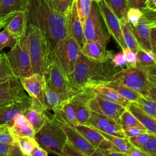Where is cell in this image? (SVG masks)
I'll list each match as a JSON object with an SVG mask.
<instances>
[{
    "instance_id": "cell-1",
    "label": "cell",
    "mask_w": 156,
    "mask_h": 156,
    "mask_svg": "<svg viewBox=\"0 0 156 156\" xmlns=\"http://www.w3.org/2000/svg\"><path fill=\"white\" fill-rule=\"evenodd\" d=\"M25 12L27 25L37 27L45 36L49 53L58 41L68 36V14L55 12L50 0H27Z\"/></svg>"
},
{
    "instance_id": "cell-2",
    "label": "cell",
    "mask_w": 156,
    "mask_h": 156,
    "mask_svg": "<svg viewBox=\"0 0 156 156\" xmlns=\"http://www.w3.org/2000/svg\"><path fill=\"white\" fill-rule=\"evenodd\" d=\"M121 70L113 65L111 59L96 62L88 59L79 52L73 71L68 75L73 94L83 89L90 88L109 82L113 75Z\"/></svg>"
},
{
    "instance_id": "cell-3",
    "label": "cell",
    "mask_w": 156,
    "mask_h": 156,
    "mask_svg": "<svg viewBox=\"0 0 156 156\" xmlns=\"http://www.w3.org/2000/svg\"><path fill=\"white\" fill-rule=\"evenodd\" d=\"M110 81L121 83L145 98L156 99V66L126 67L116 73Z\"/></svg>"
},
{
    "instance_id": "cell-4",
    "label": "cell",
    "mask_w": 156,
    "mask_h": 156,
    "mask_svg": "<svg viewBox=\"0 0 156 156\" xmlns=\"http://www.w3.org/2000/svg\"><path fill=\"white\" fill-rule=\"evenodd\" d=\"M20 40L30 56L32 74L43 76L50 64L49 46L45 36L37 27L27 25L25 34Z\"/></svg>"
},
{
    "instance_id": "cell-5",
    "label": "cell",
    "mask_w": 156,
    "mask_h": 156,
    "mask_svg": "<svg viewBox=\"0 0 156 156\" xmlns=\"http://www.w3.org/2000/svg\"><path fill=\"white\" fill-rule=\"evenodd\" d=\"M34 139L38 145L48 153L62 155L66 143V136L58 122L52 116H48L43 126L35 133Z\"/></svg>"
},
{
    "instance_id": "cell-6",
    "label": "cell",
    "mask_w": 156,
    "mask_h": 156,
    "mask_svg": "<svg viewBox=\"0 0 156 156\" xmlns=\"http://www.w3.org/2000/svg\"><path fill=\"white\" fill-rule=\"evenodd\" d=\"M79 50L80 47L76 41L68 35L58 41L50 52V63L54 62L68 76L74 69Z\"/></svg>"
},
{
    "instance_id": "cell-7",
    "label": "cell",
    "mask_w": 156,
    "mask_h": 156,
    "mask_svg": "<svg viewBox=\"0 0 156 156\" xmlns=\"http://www.w3.org/2000/svg\"><path fill=\"white\" fill-rule=\"evenodd\" d=\"M102 16L97 3L93 2L90 12L83 25V35L86 41H94L107 48L110 35L104 28Z\"/></svg>"
},
{
    "instance_id": "cell-8",
    "label": "cell",
    "mask_w": 156,
    "mask_h": 156,
    "mask_svg": "<svg viewBox=\"0 0 156 156\" xmlns=\"http://www.w3.org/2000/svg\"><path fill=\"white\" fill-rule=\"evenodd\" d=\"M5 54L15 77L21 79L33 74L30 56L25 46L20 39Z\"/></svg>"
},
{
    "instance_id": "cell-9",
    "label": "cell",
    "mask_w": 156,
    "mask_h": 156,
    "mask_svg": "<svg viewBox=\"0 0 156 156\" xmlns=\"http://www.w3.org/2000/svg\"><path fill=\"white\" fill-rule=\"evenodd\" d=\"M21 83L32 99L30 107L43 112H46L44 108V79L38 74L20 79Z\"/></svg>"
},
{
    "instance_id": "cell-10",
    "label": "cell",
    "mask_w": 156,
    "mask_h": 156,
    "mask_svg": "<svg viewBox=\"0 0 156 156\" xmlns=\"http://www.w3.org/2000/svg\"><path fill=\"white\" fill-rule=\"evenodd\" d=\"M48 87L54 91L72 97V93L67 75L54 63L51 62L45 74L43 76Z\"/></svg>"
},
{
    "instance_id": "cell-11",
    "label": "cell",
    "mask_w": 156,
    "mask_h": 156,
    "mask_svg": "<svg viewBox=\"0 0 156 156\" xmlns=\"http://www.w3.org/2000/svg\"><path fill=\"white\" fill-rule=\"evenodd\" d=\"M97 4L108 34L113 36L116 42L123 50L127 46L122 37L119 19L109 8L104 0H101Z\"/></svg>"
},
{
    "instance_id": "cell-12",
    "label": "cell",
    "mask_w": 156,
    "mask_h": 156,
    "mask_svg": "<svg viewBox=\"0 0 156 156\" xmlns=\"http://www.w3.org/2000/svg\"><path fill=\"white\" fill-rule=\"evenodd\" d=\"M28 96L20 79L13 77L0 81V105L21 100Z\"/></svg>"
},
{
    "instance_id": "cell-13",
    "label": "cell",
    "mask_w": 156,
    "mask_h": 156,
    "mask_svg": "<svg viewBox=\"0 0 156 156\" xmlns=\"http://www.w3.org/2000/svg\"><path fill=\"white\" fill-rule=\"evenodd\" d=\"M32 99L28 97L0 105V125L10 127L15 118L23 113L31 105Z\"/></svg>"
},
{
    "instance_id": "cell-14",
    "label": "cell",
    "mask_w": 156,
    "mask_h": 156,
    "mask_svg": "<svg viewBox=\"0 0 156 156\" xmlns=\"http://www.w3.org/2000/svg\"><path fill=\"white\" fill-rule=\"evenodd\" d=\"M88 107L90 111L107 116L118 124H119L121 115L126 109L120 105L108 102L94 95L90 99Z\"/></svg>"
},
{
    "instance_id": "cell-15",
    "label": "cell",
    "mask_w": 156,
    "mask_h": 156,
    "mask_svg": "<svg viewBox=\"0 0 156 156\" xmlns=\"http://www.w3.org/2000/svg\"><path fill=\"white\" fill-rule=\"evenodd\" d=\"M66 136V143L79 152L90 156L96 149L89 143L74 127L66 123L58 122Z\"/></svg>"
},
{
    "instance_id": "cell-16",
    "label": "cell",
    "mask_w": 156,
    "mask_h": 156,
    "mask_svg": "<svg viewBox=\"0 0 156 156\" xmlns=\"http://www.w3.org/2000/svg\"><path fill=\"white\" fill-rule=\"evenodd\" d=\"M94 96L88 88L83 89L74 94L69 100L79 121V124H85L87 121L90 110L88 102Z\"/></svg>"
},
{
    "instance_id": "cell-17",
    "label": "cell",
    "mask_w": 156,
    "mask_h": 156,
    "mask_svg": "<svg viewBox=\"0 0 156 156\" xmlns=\"http://www.w3.org/2000/svg\"><path fill=\"white\" fill-rule=\"evenodd\" d=\"M67 31L68 35L73 37L76 41L80 49L86 41L83 35V25L77 15L76 0H73L68 13Z\"/></svg>"
},
{
    "instance_id": "cell-18",
    "label": "cell",
    "mask_w": 156,
    "mask_h": 156,
    "mask_svg": "<svg viewBox=\"0 0 156 156\" xmlns=\"http://www.w3.org/2000/svg\"><path fill=\"white\" fill-rule=\"evenodd\" d=\"M27 0H0V30L18 12L25 11Z\"/></svg>"
},
{
    "instance_id": "cell-19",
    "label": "cell",
    "mask_w": 156,
    "mask_h": 156,
    "mask_svg": "<svg viewBox=\"0 0 156 156\" xmlns=\"http://www.w3.org/2000/svg\"><path fill=\"white\" fill-rule=\"evenodd\" d=\"M131 27L140 48L152 51L150 43V32L152 28L156 27V21L147 20L141 17L138 23L135 26Z\"/></svg>"
},
{
    "instance_id": "cell-20",
    "label": "cell",
    "mask_w": 156,
    "mask_h": 156,
    "mask_svg": "<svg viewBox=\"0 0 156 156\" xmlns=\"http://www.w3.org/2000/svg\"><path fill=\"white\" fill-rule=\"evenodd\" d=\"M79 52L85 57L96 62H105L112 59V51H107L101 44L94 41H86Z\"/></svg>"
},
{
    "instance_id": "cell-21",
    "label": "cell",
    "mask_w": 156,
    "mask_h": 156,
    "mask_svg": "<svg viewBox=\"0 0 156 156\" xmlns=\"http://www.w3.org/2000/svg\"><path fill=\"white\" fill-rule=\"evenodd\" d=\"M44 79V77H43ZM71 97L68 95L61 94L52 91L46 83L44 79V99L46 112L57 111L70 100Z\"/></svg>"
},
{
    "instance_id": "cell-22",
    "label": "cell",
    "mask_w": 156,
    "mask_h": 156,
    "mask_svg": "<svg viewBox=\"0 0 156 156\" xmlns=\"http://www.w3.org/2000/svg\"><path fill=\"white\" fill-rule=\"evenodd\" d=\"M88 89L94 96H97L108 102L120 105L125 108H126L130 102L121 96L112 89L102 85L96 86Z\"/></svg>"
},
{
    "instance_id": "cell-23",
    "label": "cell",
    "mask_w": 156,
    "mask_h": 156,
    "mask_svg": "<svg viewBox=\"0 0 156 156\" xmlns=\"http://www.w3.org/2000/svg\"><path fill=\"white\" fill-rule=\"evenodd\" d=\"M27 27V20L25 11H20L15 14L7 23L5 27L18 40L25 34Z\"/></svg>"
},
{
    "instance_id": "cell-24",
    "label": "cell",
    "mask_w": 156,
    "mask_h": 156,
    "mask_svg": "<svg viewBox=\"0 0 156 156\" xmlns=\"http://www.w3.org/2000/svg\"><path fill=\"white\" fill-rule=\"evenodd\" d=\"M126 108L136 118L147 130L156 134V119H154L146 114L133 102H130Z\"/></svg>"
},
{
    "instance_id": "cell-25",
    "label": "cell",
    "mask_w": 156,
    "mask_h": 156,
    "mask_svg": "<svg viewBox=\"0 0 156 156\" xmlns=\"http://www.w3.org/2000/svg\"><path fill=\"white\" fill-rule=\"evenodd\" d=\"M52 116L58 122L68 124L73 127L79 124L76 112L69 101L66 102L61 108L54 112Z\"/></svg>"
},
{
    "instance_id": "cell-26",
    "label": "cell",
    "mask_w": 156,
    "mask_h": 156,
    "mask_svg": "<svg viewBox=\"0 0 156 156\" xmlns=\"http://www.w3.org/2000/svg\"><path fill=\"white\" fill-rule=\"evenodd\" d=\"M119 20L122 37L127 48L136 53L141 48L138 44L130 24L126 18H122Z\"/></svg>"
},
{
    "instance_id": "cell-27",
    "label": "cell",
    "mask_w": 156,
    "mask_h": 156,
    "mask_svg": "<svg viewBox=\"0 0 156 156\" xmlns=\"http://www.w3.org/2000/svg\"><path fill=\"white\" fill-rule=\"evenodd\" d=\"M23 115L35 132L43 126L48 116L45 112L36 110L30 106L23 113Z\"/></svg>"
},
{
    "instance_id": "cell-28",
    "label": "cell",
    "mask_w": 156,
    "mask_h": 156,
    "mask_svg": "<svg viewBox=\"0 0 156 156\" xmlns=\"http://www.w3.org/2000/svg\"><path fill=\"white\" fill-rule=\"evenodd\" d=\"M74 128L96 148L104 138L97 130L85 124H78Z\"/></svg>"
},
{
    "instance_id": "cell-29",
    "label": "cell",
    "mask_w": 156,
    "mask_h": 156,
    "mask_svg": "<svg viewBox=\"0 0 156 156\" xmlns=\"http://www.w3.org/2000/svg\"><path fill=\"white\" fill-rule=\"evenodd\" d=\"M101 85L112 89L121 96L132 102H135L140 97V95L138 93L121 83L109 81L104 83Z\"/></svg>"
},
{
    "instance_id": "cell-30",
    "label": "cell",
    "mask_w": 156,
    "mask_h": 156,
    "mask_svg": "<svg viewBox=\"0 0 156 156\" xmlns=\"http://www.w3.org/2000/svg\"><path fill=\"white\" fill-rule=\"evenodd\" d=\"M97 130L104 138L108 140L113 146V149L114 151L124 152L127 154L130 147L132 146L131 143L129 142V140L127 138H119L114 136L107 133H105L98 129Z\"/></svg>"
},
{
    "instance_id": "cell-31",
    "label": "cell",
    "mask_w": 156,
    "mask_h": 156,
    "mask_svg": "<svg viewBox=\"0 0 156 156\" xmlns=\"http://www.w3.org/2000/svg\"><path fill=\"white\" fill-rule=\"evenodd\" d=\"M113 122H116L101 114L90 111L89 118L86 122L85 125L101 130L109 124Z\"/></svg>"
},
{
    "instance_id": "cell-32",
    "label": "cell",
    "mask_w": 156,
    "mask_h": 156,
    "mask_svg": "<svg viewBox=\"0 0 156 156\" xmlns=\"http://www.w3.org/2000/svg\"><path fill=\"white\" fill-rule=\"evenodd\" d=\"M8 127L15 139L24 136L34 137L35 133L33 127L27 120L22 123L13 124L10 127Z\"/></svg>"
},
{
    "instance_id": "cell-33",
    "label": "cell",
    "mask_w": 156,
    "mask_h": 156,
    "mask_svg": "<svg viewBox=\"0 0 156 156\" xmlns=\"http://www.w3.org/2000/svg\"><path fill=\"white\" fill-rule=\"evenodd\" d=\"M105 3L119 20L127 19V12L128 7L126 0H104Z\"/></svg>"
},
{
    "instance_id": "cell-34",
    "label": "cell",
    "mask_w": 156,
    "mask_h": 156,
    "mask_svg": "<svg viewBox=\"0 0 156 156\" xmlns=\"http://www.w3.org/2000/svg\"><path fill=\"white\" fill-rule=\"evenodd\" d=\"M136 64L142 66H156L155 54L152 51L140 49L136 52Z\"/></svg>"
},
{
    "instance_id": "cell-35",
    "label": "cell",
    "mask_w": 156,
    "mask_h": 156,
    "mask_svg": "<svg viewBox=\"0 0 156 156\" xmlns=\"http://www.w3.org/2000/svg\"><path fill=\"white\" fill-rule=\"evenodd\" d=\"M137 107L152 118L156 119L155 101L145 98L141 96L133 102Z\"/></svg>"
},
{
    "instance_id": "cell-36",
    "label": "cell",
    "mask_w": 156,
    "mask_h": 156,
    "mask_svg": "<svg viewBox=\"0 0 156 156\" xmlns=\"http://www.w3.org/2000/svg\"><path fill=\"white\" fill-rule=\"evenodd\" d=\"M16 143L21 151L28 156H29L34 149L38 146L34 138L31 136L17 138H16Z\"/></svg>"
},
{
    "instance_id": "cell-37",
    "label": "cell",
    "mask_w": 156,
    "mask_h": 156,
    "mask_svg": "<svg viewBox=\"0 0 156 156\" xmlns=\"http://www.w3.org/2000/svg\"><path fill=\"white\" fill-rule=\"evenodd\" d=\"M119 124L123 129L132 127H137L146 129L126 108L119 117Z\"/></svg>"
},
{
    "instance_id": "cell-38",
    "label": "cell",
    "mask_w": 156,
    "mask_h": 156,
    "mask_svg": "<svg viewBox=\"0 0 156 156\" xmlns=\"http://www.w3.org/2000/svg\"><path fill=\"white\" fill-rule=\"evenodd\" d=\"M76 4L79 18L82 24L83 25L90 12L92 1L91 0H76Z\"/></svg>"
},
{
    "instance_id": "cell-39",
    "label": "cell",
    "mask_w": 156,
    "mask_h": 156,
    "mask_svg": "<svg viewBox=\"0 0 156 156\" xmlns=\"http://www.w3.org/2000/svg\"><path fill=\"white\" fill-rule=\"evenodd\" d=\"M18 39L10 34L5 27L0 31V52L5 47L12 48L16 43Z\"/></svg>"
},
{
    "instance_id": "cell-40",
    "label": "cell",
    "mask_w": 156,
    "mask_h": 156,
    "mask_svg": "<svg viewBox=\"0 0 156 156\" xmlns=\"http://www.w3.org/2000/svg\"><path fill=\"white\" fill-rule=\"evenodd\" d=\"M73 0H50L52 9L61 15H67Z\"/></svg>"
},
{
    "instance_id": "cell-41",
    "label": "cell",
    "mask_w": 156,
    "mask_h": 156,
    "mask_svg": "<svg viewBox=\"0 0 156 156\" xmlns=\"http://www.w3.org/2000/svg\"><path fill=\"white\" fill-rule=\"evenodd\" d=\"M101 131L107 133L108 135L119 137V138H126L123 129L119 124L116 122H113L109 124L107 126L104 127Z\"/></svg>"
},
{
    "instance_id": "cell-42",
    "label": "cell",
    "mask_w": 156,
    "mask_h": 156,
    "mask_svg": "<svg viewBox=\"0 0 156 156\" xmlns=\"http://www.w3.org/2000/svg\"><path fill=\"white\" fill-rule=\"evenodd\" d=\"M13 77H15V76L13 75L10 68V66L5 57V54L4 53L2 58L0 61V81Z\"/></svg>"
},
{
    "instance_id": "cell-43",
    "label": "cell",
    "mask_w": 156,
    "mask_h": 156,
    "mask_svg": "<svg viewBox=\"0 0 156 156\" xmlns=\"http://www.w3.org/2000/svg\"><path fill=\"white\" fill-rule=\"evenodd\" d=\"M155 136V133L148 132L134 137H130L127 139L129 140V142L131 143L132 146L136 147H140L143 144H144L146 142H147L151 138Z\"/></svg>"
},
{
    "instance_id": "cell-44",
    "label": "cell",
    "mask_w": 156,
    "mask_h": 156,
    "mask_svg": "<svg viewBox=\"0 0 156 156\" xmlns=\"http://www.w3.org/2000/svg\"><path fill=\"white\" fill-rule=\"evenodd\" d=\"M141 16L140 9L129 8L127 12V20L131 26H135L139 22Z\"/></svg>"
},
{
    "instance_id": "cell-45",
    "label": "cell",
    "mask_w": 156,
    "mask_h": 156,
    "mask_svg": "<svg viewBox=\"0 0 156 156\" xmlns=\"http://www.w3.org/2000/svg\"><path fill=\"white\" fill-rule=\"evenodd\" d=\"M138 148L150 156H156V136L151 138L144 144Z\"/></svg>"
},
{
    "instance_id": "cell-46",
    "label": "cell",
    "mask_w": 156,
    "mask_h": 156,
    "mask_svg": "<svg viewBox=\"0 0 156 156\" xmlns=\"http://www.w3.org/2000/svg\"><path fill=\"white\" fill-rule=\"evenodd\" d=\"M111 61L114 65V66L118 69H124V67H127V62L124 55V53L122 51L116 53V54H113Z\"/></svg>"
},
{
    "instance_id": "cell-47",
    "label": "cell",
    "mask_w": 156,
    "mask_h": 156,
    "mask_svg": "<svg viewBox=\"0 0 156 156\" xmlns=\"http://www.w3.org/2000/svg\"><path fill=\"white\" fill-rule=\"evenodd\" d=\"M15 142L16 139L11 133L8 127L4 131L0 132V143L12 145L15 144Z\"/></svg>"
},
{
    "instance_id": "cell-48",
    "label": "cell",
    "mask_w": 156,
    "mask_h": 156,
    "mask_svg": "<svg viewBox=\"0 0 156 156\" xmlns=\"http://www.w3.org/2000/svg\"><path fill=\"white\" fill-rule=\"evenodd\" d=\"M126 62H127V67H132L135 66L136 64V53L133 52L132 50L129 49L128 48H126L123 50H122Z\"/></svg>"
},
{
    "instance_id": "cell-49",
    "label": "cell",
    "mask_w": 156,
    "mask_h": 156,
    "mask_svg": "<svg viewBox=\"0 0 156 156\" xmlns=\"http://www.w3.org/2000/svg\"><path fill=\"white\" fill-rule=\"evenodd\" d=\"M123 130H124L125 136L127 138H129L130 137H134V136L141 135V134L150 132L148 130H147L146 129H141V128L137 127H132L124 129H123Z\"/></svg>"
},
{
    "instance_id": "cell-50",
    "label": "cell",
    "mask_w": 156,
    "mask_h": 156,
    "mask_svg": "<svg viewBox=\"0 0 156 156\" xmlns=\"http://www.w3.org/2000/svg\"><path fill=\"white\" fill-rule=\"evenodd\" d=\"M61 156H87L74 149L67 143L63 148Z\"/></svg>"
},
{
    "instance_id": "cell-51",
    "label": "cell",
    "mask_w": 156,
    "mask_h": 156,
    "mask_svg": "<svg viewBox=\"0 0 156 156\" xmlns=\"http://www.w3.org/2000/svg\"><path fill=\"white\" fill-rule=\"evenodd\" d=\"M147 0H126L128 8H136L141 9L145 7Z\"/></svg>"
},
{
    "instance_id": "cell-52",
    "label": "cell",
    "mask_w": 156,
    "mask_h": 156,
    "mask_svg": "<svg viewBox=\"0 0 156 156\" xmlns=\"http://www.w3.org/2000/svg\"><path fill=\"white\" fill-rule=\"evenodd\" d=\"M127 155V156H150L139 148L133 146L130 147Z\"/></svg>"
},
{
    "instance_id": "cell-53",
    "label": "cell",
    "mask_w": 156,
    "mask_h": 156,
    "mask_svg": "<svg viewBox=\"0 0 156 156\" xmlns=\"http://www.w3.org/2000/svg\"><path fill=\"white\" fill-rule=\"evenodd\" d=\"M9 156H28V155L24 154L21 151V149H20V147H18V146L15 142V144L12 145V147H11Z\"/></svg>"
},
{
    "instance_id": "cell-54",
    "label": "cell",
    "mask_w": 156,
    "mask_h": 156,
    "mask_svg": "<svg viewBox=\"0 0 156 156\" xmlns=\"http://www.w3.org/2000/svg\"><path fill=\"white\" fill-rule=\"evenodd\" d=\"M150 43L152 52L155 54L156 49V27L151 29L150 32Z\"/></svg>"
},
{
    "instance_id": "cell-55",
    "label": "cell",
    "mask_w": 156,
    "mask_h": 156,
    "mask_svg": "<svg viewBox=\"0 0 156 156\" xmlns=\"http://www.w3.org/2000/svg\"><path fill=\"white\" fill-rule=\"evenodd\" d=\"M101 151V152L105 155V156H127V154L114 151V150H101L99 149Z\"/></svg>"
},
{
    "instance_id": "cell-56",
    "label": "cell",
    "mask_w": 156,
    "mask_h": 156,
    "mask_svg": "<svg viewBox=\"0 0 156 156\" xmlns=\"http://www.w3.org/2000/svg\"><path fill=\"white\" fill-rule=\"evenodd\" d=\"M96 149L101 150H111L113 149V146L108 140L104 138Z\"/></svg>"
},
{
    "instance_id": "cell-57",
    "label": "cell",
    "mask_w": 156,
    "mask_h": 156,
    "mask_svg": "<svg viewBox=\"0 0 156 156\" xmlns=\"http://www.w3.org/2000/svg\"><path fill=\"white\" fill-rule=\"evenodd\" d=\"M11 147L10 144L0 143V156H9Z\"/></svg>"
},
{
    "instance_id": "cell-58",
    "label": "cell",
    "mask_w": 156,
    "mask_h": 156,
    "mask_svg": "<svg viewBox=\"0 0 156 156\" xmlns=\"http://www.w3.org/2000/svg\"><path fill=\"white\" fill-rule=\"evenodd\" d=\"M29 156H48V152L38 146L34 149Z\"/></svg>"
},
{
    "instance_id": "cell-59",
    "label": "cell",
    "mask_w": 156,
    "mask_h": 156,
    "mask_svg": "<svg viewBox=\"0 0 156 156\" xmlns=\"http://www.w3.org/2000/svg\"><path fill=\"white\" fill-rule=\"evenodd\" d=\"M145 7L156 10V0H147L146 2Z\"/></svg>"
},
{
    "instance_id": "cell-60",
    "label": "cell",
    "mask_w": 156,
    "mask_h": 156,
    "mask_svg": "<svg viewBox=\"0 0 156 156\" xmlns=\"http://www.w3.org/2000/svg\"><path fill=\"white\" fill-rule=\"evenodd\" d=\"M90 156H105L100 150L96 149L95 151L90 155Z\"/></svg>"
},
{
    "instance_id": "cell-61",
    "label": "cell",
    "mask_w": 156,
    "mask_h": 156,
    "mask_svg": "<svg viewBox=\"0 0 156 156\" xmlns=\"http://www.w3.org/2000/svg\"><path fill=\"white\" fill-rule=\"evenodd\" d=\"M7 127V126L0 125V132H3V131H4V130L6 129Z\"/></svg>"
},
{
    "instance_id": "cell-62",
    "label": "cell",
    "mask_w": 156,
    "mask_h": 156,
    "mask_svg": "<svg viewBox=\"0 0 156 156\" xmlns=\"http://www.w3.org/2000/svg\"><path fill=\"white\" fill-rule=\"evenodd\" d=\"M92 2H94L96 3H98L101 0H91Z\"/></svg>"
},
{
    "instance_id": "cell-63",
    "label": "cell",
    "mask_w": 156,
    "mask_h": 156,
    "mask_svg": "<svg viewBox=\"0 0 156 156\" xmlns=\"http://www.w3.org/2000/svg\"><path fill=\"white\" fill-rule=\"evenodd\" d=\"M4 55V54H0V61L1 60V59L2 58V57Z\"/></svg>"
}]
</instances>
